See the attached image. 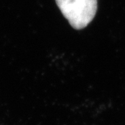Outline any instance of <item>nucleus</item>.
<instances>
[{
  "label": "nucleus",
  "instance_id": "obj_1",
  "mask_svg": "<svg viewBox=\"0 0 125 125\" xmlns=\"http://www.w3.org/2000/svg\"><path fill=\"white\" fill-rule=\"evenodd\" d=\"M62 15L76 30L92 22L97 9V0H56Z\"/></svg>",
  "mask_w": 125,
  "mask_h": 125
}]
</instances>
